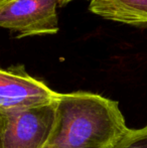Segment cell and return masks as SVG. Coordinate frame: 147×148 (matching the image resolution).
<instances>
[{
  "mask_svg": "<svg viewBox=\"0 0 147 148\" xmlns=\"http://www.w3.org/2000/svg\"><path fill=\"white\" fill-rule=\"evenodd\" d=\"M59 93L29 76L22 66L0 69V113L55 103Z\"/></svg>",
  "mask_w": 147,
  "mask_h": 148,
  "instance_id": "277c9868",
  "label": "cell"
},
{
  "mask_svg": "<svg viewBox=\"0 0 147 148\" xmlns=\"http://www.w3.org/2000/svg\"><path fill=\"white\" fill-rule=\"evenodd\" d=\"M7 1H9V0H0V8H1Z\"/></svg>",
  "mask_w": 147,
  "mask_h": 148,
  "instance_id": "ba28073f",
  "label": "cell"
},
{
  "mask_svg": "<svg viewBox=\"0 0 147 148\" xmlns=\"http://www.w3.org/2000/svg\"><path fill=\"white\" fill-rule=\"evenodd\" d=\"M55 123V102L0 113V148H44Z\"/></svg>",
  "mask_w": 147,
  "mask_h": 148,
  "instance_id": "7a4b0ae2",
  "label": "cell"
},
{
  "mask_svg": "<svg viewBox=\"0 0 147 148\" xmlns=\"http://www.w3.org/2000/svg\"><path fill=\"white\" fill-rule=\"evenodd\" d=\"M127 129L118 102L88 92L59 93L44 148H111Z\"/></svg>",
  "mask_w": 147,
  "mask_h": 148,
  "instance_id": "6da1fadb",
  "label": "cell"
},
{
  "mask_svg": "<svg viewBox=\"0 0 147 148\" xmlns=\"http://www.w3.org/2000/svg\"><path fill=\"white\" fill-rule=\"evenodd\" d=\"M111 148H147V125L139 129H127Z\"/></svg>",
  "mask_w": 147,
  "mask_h": 148,
  "instance_id": "8992f818",
  "label": "cell"
},
{
  "mask_svg": "<svg viewBox=\"0 0 147 148\" xmlns=\"http://www.w3.org/2000/svg\"><path fill=\"white\" fill-rule=\"evenodd\" d=\"M57 0H9L0 8V26L23 36L59 31Z\"/></svg>",
  "mask_w": 147,
  "mask_h": 148,
  "instance_id": "3957f363",
  "label": "cell"
},
{
  "mask_svg": "<svg viewBox=\"0 0 147 148\" xmlns=\"http://www.w3.org/2000/svg\"><path fill=\"white\" fill-rule=\"evenodd\" d=\"M75 1V0H57V2H59V6H65L67 5V4L71 3V2Z\"/></svg>",
  "mask_w": 147,
  "mask_h": 148,
  "instance_id": "52a82bcc",
  "label": "cell"
},
{
  "mask_svg": "<svg viewBox=\"0 0 147 148\" xmlns=\"http://www.w3.org/2000/svg\"><path fill=\"white\" fill-rule=\"evenodd\" d=\"M89 8L105 19L147 28V0H90Z\"/></svg>",
  "mask_w": 147,
  "mask_h": 148,
  "instance_id": "5b68a950",
  "label": "cell"
}]
</instances>
